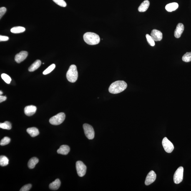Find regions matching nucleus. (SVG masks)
I'll list each match as a JSON object with an SVG mask.
<instances>
[{"label": "nucleus", "instance_id": "8", "mask_svg": "<svg viewBox=\"0 0 191 191\" xmlns=\"http://www.w3.org/2000/svg\"><path fill=\"white\" fill-rule=\"evenodd\" d=\"M162 145L166 152L171 153L173 151L174 147L173 144L167 137L164 138L162 141Z\"/></svg>", "mask_w": 191, "mask_h": 191}, {"label": "nucleus", "instance_id": "28", "mask_svg": "<svg viewBox=\"0 0 191 191\" xmlns=\"http://www.w3.org/2000/svg\"><path fill=\"white\" fill-rule=\"evenodd\" d=\"M146 37L149 45L152 46H154L155 45V41L148 34H146Z\"/></svg>", "mask_w": 191, "mask_h": 191}, {"label": "nucleus", "instance_id": "30", "mask_svg": "<svg viewBox=\"0 0 191 191\" xmlns=\"http://www.w3.org/2000/svg\"><path fill=\"white\" fill-rule=\"evenodd\" d=\"M31 187V184H28L24 186L20 190V191H28L30 190Z\"/></svg>", "mask_w": 191, "mask_h": 191}, {"label": "nucleus", "instance_id": "27", "mask_svg": "<svg viewBox=\"0 0 191 191\" xmlns=\"http://www.w3.org/2000/svg\"><path fill=\"white\" fill-rule=\"evenodd\" d=\"M1 77L6 83L9 84L10 83L11 79L7 74L5 73L2 74L1 75Z\"/></svg>", "mask_w": 191, "mask_h": 191}, {"label": "nucleus", "instance_id": "5", "mask_svg": "<svg viewBox=\"0 0 191 191\" xmlns=\"http://www.w3.org/2000/svg\"><path fill=\"white\" fill-rule=\"evenodd\" d=\"M85 134L89 139H92L94 137V132L93 128L90 125L85 124L83 125Z\"/></svg>", "mask_w": 191, "mask_h": 191}, {"label": "nucleus", "instance_id": "18", "mask_svg": "<svg viewBox=\"0 0 191 191\" xmlns=\"http://www.w3.org/2000/svg\"><path fill=\"white\" fill-rule=\"evenodd\" d=\"M41 64V61L40 60H36L29 68V72H32L36 71L40 67Z\"/></svg>", "mask_w": 191, "mask_h": 191}, {"label": "nucleus", "instance_id": "31", "mask_svg": "<svg viewBox=\"0 0 191 191\" xmlns=\"http://www.w3.org/2000/svg\"><path fill=\"white\" fill-rule=\"evenodd\" d=\"M6 9L4 7L0 8V18L1 19L6 12Z\"/></svg>", "mask_w": 191, "mask_h": 191}, {"label": "nucleus", "instance_id": "14", "mask_svg": "<svg viewBox=\"0 0 191 191\" xmlns=\"http://www.w3.org/2000/svg\"><path fill=\"white\" fill-rule=\"evenodd\" d=\"M150 6V2L148 0H146L142 3L138 8V10L140 12H144L147 11Z\"/></svg>", "mask_w": 191, "mask_h": 191}, {"label": "nucleus", "instance_id": "4", "mask_svg": "<svg viewBox=\"0 0 191 191\" xmlns=\"http://www.w3.org/2000/svg\"><path fill=\"white\" fill-rule=\"evenodd\" d=\"M65 114L64 113H60L49 120V122L52 125H58L62 124L65 119Z\"/></svg>", "mask_w": 191, "mask_h": 191}, {"label": "nucleus", "instance_id": "11", "mask_svg": "<svg viewBox=\"0 0 191 191\" xmlns=\"http://www.w3.org/2000/svg\"><path fill=\"white\" fill-rule=\"evenodd\" d=\"M150 36L154 41H160L162 38V32L158 30L154 29L151 32Z\"/></svg>", "mask_w": 191, "mask_h": 191}, {"label": "nucleus", "instance_id": "24", "mask_svg": "<svg viewBox=\"0 0 191 191\" xmlns=\"http://www.w3.org/2000/svg\"><path fill=\"white\" fill-rule=\"evenodd\" d=\"M182 60L186 62L191 61V52H187L184 55L182 58Z\"/></svg>", "mask_w": 191, "mask_h": 191}, {"label": "nucleus", "instance_id": "2", "mask_svg": "<svg viewBox=\"0 0 191 191\" xmlns=\"http://www.w3.org/2000/svg\"><path fill=\"white\" fill-rule=\"evenodd\" d=\"M83 38L85 43L90 45H95L99 44L100 41L99 36L92 32L86 33L84 35Z\"/></svg>", "mask_w": 191, "mask_h": 191}, {"label": "nucleus", "instance_id": "23", "mask_svg": "<svg viewBox=\"0 0 191 191\" xmlns=\"http://www.w3.org/2000/svg\"><path fill=\"white\" fill-rule=\"evenodd\" d=\"M0 127H1V128L3 129L10 130L11 129L12 126H11V124L10 122H8V121H6L4 123H0Z\"/></svg>", "mask_w": 191, "mask_h": 191}, {"label": "nucleus", "instance_id": "12", "mask_svg": "<svg viewBox=\"0 0 191 191\" xmlns=\"http://www.w3.org/2000/svg\"><path fill=\"white\" fill-rule=\"evenodd\" d=\"M36 107L35 106L31 105L26 106L24 109L25 114L28 116H31L35 113Z\"/></svg>", "mask_w": 191, "mask_h": 191}, {"label": "nucleus", "instance_id": "32", "mask_svg": "<svg viewBox=\"0 0 191 191\" xmlns=\"http://www.w3.org/2000/svg\"><path fill=\"white\" fill-rule=\"evenodd\" d=\"M9 38L7 36H0V41H6L9 40Z\"/></svg>", "mask_w": 191, "mask_h": 191}, {"label": "nucleus", "instance_id": "25", "mask_svg": "<svg viewBox=\"0 0 191 191\" xmlns=\"http://www.w3.org/2000/svg\"><path fill=\"white\" fill-rule=\"evenodd\" d=\"M56 67V65L55 64H52L49 67H48L47 69H46L44 72H43V74L44 75H46L50 73L54 70Z\"/></svg>", "mask_w": 191, "mask_h": 191}, {"label": "nucleus", "instance_id": "22", "mask_svg": "<svg viewBox=\"0 0 191 191\" xmlns=\"http://www.w3.org/2000/svg\"><path fill=\"white\" fill-rule=\"evenodd\" d=\"M9 159L5 156L1 155L0 157V165L4 167L9 164Z\"/></svg>", "mask_w": 191, "mask_h": 191}, {"label": "nucleus", "instance_id": "34", "mask_svg": "<svg viewBox=\"0 0 191 191\" xmlns=\"http://www.w3.org/2000/svg\"><path fill=\"white\" fill-rule=\"evenodd\" d=\"M3 94V92H2V91H0V94H1H1Z\"/></svg>", "mask_w": 191, "mask_h": 191}, {"label": "nucleus", "instance_id": "33", "mask_svg": "<svg viewBox=\"0 0 191 191\" xmlns=\"http://www.w3.org/2000/svg\"><path fill=\"white\" fill-rule=\"evenodd\" d=\"M6 99H7V97L6 96H0V102L1 103L3 101H6Z\"/></svg>", "mask_w": 191, "mask_h": 191}, {"label": "nucleus", "instance_id": "10", "mask_svg": "<svg viewBox=\"0 0 191 191\" xmlns=\"http://www.w3.org/2000/svg\"><path fill=\"white\" fill-rule=\"evenodd\" d=\"M28 55L27 51H21L20 52L16 55L15 57V60L17 63L22 62L26 59Z\"/></svg>", "mask_w": 191, "mask_h": 191}, {"label": "nucleus", "instance_id": "7", "mask_svg": "<svg viewBox=\"0 0 191 191\" xmlns=\"http://www.w3.org/2000/svg\"><path fill=\"white\" fill-rule=\"evenodd\" d=\"M76 167L78 175L80 177H83L86 171V167L81 161H78L76 163Z\"/></svg>", "mask_w": 191, "mask_h": 191}, {"label": "nucleus", "instance_id": "9", "mask_svg": "<svg viewBox=\"0 0 191 191\" xmlns=\"http://www.w3.org/2000/svg\"><path fill=\"white\" fill-rule=\"evenodd\" d=\"M157 175L153 171H151L148 174L145 180V184L146 185H149L152 184L156 180Z\"/></svg>", "mask_w": 191, "mask_h": 191}, {"label": "nucleus", "instance_id": "17", "mask_svg": "<svg viewBox=\"0 0 191 191\" xmlns=\"http://www.w3.org/2000/svg\"><path fill=\"white\" fill-rule=\"evenodd\" d=\"M27 132L33 137H36L39 134L38 129L35 127L29 128L27 129Z\"/></svg>", "mask_w": 191, "mask_h": 191}, {"label": "nucleus", "instance_id": "20", "mask_svg": "<svg viewBox=\"0 0 191 191\" xmlns=\"http://www.w3.org/2000/svg\"><path fill=\"white\" fill-rule=\"evenodd\" d=\"M39 162V160L37 158L34 157L30 159L28 163V167L30 169H33L36 164Z\"/></svg>", "mask_w": 191, "mask_h": 191}, {"label": "nucleus", "instance_id": "29", "mask_svg": "<svg viewBox=\"0 0 191 191\" xmlns=\"http://www.w3.org/2000/svg\"><path fill=\"white\" fill-rule=\"evenodd\" d=\"M55 3L59 6L63 7H65L67 6V4L64 0H52Z\"/></svg>", "mask_w": 191, "mask_h": 191}, {"label": "nucleus", "instance_id": "21", "mask_svg": "<svg viewBox=\"0 0 191 191\" xmlns=\"http://www.w3.org/2000/svg\"><path fill=\"white\" fill-rule=\"evenodd\" d=\"M25 30V28L22 27L17 26L13 27L11 29L10 31L13 34H17L24 32Z\"/></svg>", "mask_w": 191, "mask_h": 191}, {"label": "nucleus", "instance_id": "1", "mask_svg": "<svg viewBox=\"0 0 191 191\" xmlns=\"http://www.w3.org/2000/svg\"><path fill=\"white\" fill-rule=\"evenodd\" d=\"M127 84L124 81H117L111 84L109 91L112 94H117L122 92L127 89Z\"/></svg>", "mask_w": 191, "mask_h": 191}, {"label": "nucleus", "instance_id": "19", "mask_svg": "<svg viewBox=\"0 0 191 191\" xmlns=\"http://www.w3.org/2000/svg\"><path fill=\"white\" fill-rule=\"evenodd\" d=\"M178 7V4L177 3H172L168 4L165 6V9L169 12H172L176 10Z\"/></svg>", "mask_w": 191, "mask_h": 191}, {"label": "nucleus", "instance_id": "16", "mask_svg": "<svg viewBox=\"0 0 191 191\" xmlns=\"http://www.w3.org/2000/svg\"><path fill=\"white\" fill-rule=\"evenodd\" d=\"M61 185V182L59 179H56L54 181L50 184L49 188L52 190H57Z\"/></svg>", "mask_w": 191, "mask_h": 191}, {"label": "nucleus", "instance_id": "3", "mask_svg": "<svg viewBox=\"0 0 191 191\" xmlns=\"http://www.w3.org/2000/svg\"><path fill=\"white\" fill-rule=\"evenodd\" d=\"M66 77L69 82H75L78 79V72L76 66L72 64L70 66L66 74Z\"/></svg>", "mask_w": 191, "mask_h": 191}, {"label": "nucleus", "instance_id": "13", "mask_svg": "<svg viewBox=\"0 0 191 191\" xmlns=\"http://www.w3.org/2000/svg\"><path fill=\"white\" fill-rule=\"evenodd\" d=\"M184 26L181 23L177 24L176 28L174 31V36L176 38H178L181 37L184 30Z\"/></svg>", "mask_w": 191, "mask_h": 191}, {"label": "nucleus", "instance_id": "26", "mask_svg": "<svg viewBox=\"0 0 191 191\" xmlns=\"http://www.w3.org/2000/svg\"><path fill=\"white\" fill-rule=\"evenodd\" d=\"M10 139L9 137H5L1 140L0 145L1 146L7 145L10 143Z\"/></svg>", "mask_w": 191, "mask_h": 191}, {"label": "nucleus", "instance_id": "15", "mask_svg": "<svg viewBox=\"0 0 191 191\" xmlns=\"http://www.w3.org/2000/svg\"><path fill=\"white\" fill-rule=\"evenodd\" d=\"M70 150V149L69 146L66 145H62L58 149L57 152L59 154L66 155L69 153Z\"/></svg>", "mask_w": 191, "mask_h": 191}, {"label": "nucleus", "instance_id": "6", "mask_svg": "<svg viewBox=\"0 0 191 191\" xmlns=\"http://www.w3.org/2000/svg\"><path fill=\"white\" fill-rule=\"evenodd\" d=\"M183 167H179L174 173V183L176 184L180 183L183 180Z\"/></svg>", "mask_w": 191, "mask_h": 191}]
</instances>
